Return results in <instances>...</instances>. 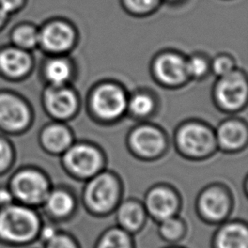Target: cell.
<instances>
[{
  "mask_svg": "<svg viewBox=\"0 0 248 248\" xmlns=\"http://www.w3.org/2000/svg\"><path fill=\"white\" fill-rule=\"evenodd\" d=\"M44 217L37 208L18 202L0 207V244L27 247L39 239Z\"/></svg>",
  "mask_w": 248,
  "mask_h": 248,
  "instance_id": "6da1fadb",
  "label": "cell"
},
{
  "mask_svg": "<svg viewBox=\"0 0 248 248\" xmlns=\"http://www.w3.org/2000/svg\"><path fill=\"white\" fill-rule=\"evenodd\" d=\"M123 199V183L115 172L103 170L84 181L80 202L84 210L96 218L113 214Z\"/></svg>",
  "mask_w": 248,
  "mask_h": 248,
  "instance_id": "7a4b0ae2",
  "label": "cell"
},
{
  "mask_svg": "<svg viewBox=\"0 0 248 248\" xmlns=\"http://www.w3.org/2000/svg\"><path fill=\"white\" fill-rule=\"evenodd\" d=\"M128 95L125 87L117 81H99L87 95L88 113L100 124H114L127 114Z\"/></svg>",
  "mask_w": 248,
  "mask_h": 248,
  "instance_id": "3957f363",
  "label": "cell"
},
{
  "mask_svg": "<svg viewBox=\"0 0 248 248\" xmlns=\"http://www.w3.org/2000/svg\"><path fill=\"white\" fill-rule=\"evenodd\" d=\"M173 143L183 158L192 161L208 159L218 150L214 129L197 119L179 124L173 134Z\"/></svg>",
  "mask_w": 248,
  "mask_h": 248,
  "instance_id": "277c9868",
  "label": "cell"
},
{
  "mask_svg": "<svg viewBox=\"0 0 248 248\" xmlns=\"http://www.w3.org/2000/svg\"><path fill=\"white\" fill-rule=\"evenodd\" d=\"M6 185L16 202L37 209L41 207L52 187L46 172L34 166L16 169Z\"/></svg>",
  "mask_w": 248,
  "mask_h": 248,
  "instance_id": "5b68a950",
  "label": "cell"
},
{
  "mask_svg": "<svg viewBox=\"0 0 248 248\" xmlns=\"http://www.w3.org/2000/svg\"><path fill=\"white\" fill-rule=\"evenodd\" d=\"M60 159L66 173L83 182L105 170L107 162L104 151L97 144L87 140H75L60 155Z\"/></svg>",
  "mask_w": 248,
  "mask_h": 248,
  "instance_id": "8992f818",
  "label": "cell"
},
{
  "mask_svg": "<svg viewBox=\"0 0 248 248\" xmlns=\"http://www.w3.org/2000/svg\"><path fill=\"white\" fill-rule=\"evenodd\" d=\"M34 110L27 99L11 89H0V133L19 136L29 130Z\"/></svg>",
  "mask_w": 248,
  "mask_h": 248,
  "instance_id": "52a82bcc",
  "label": "cell"
},
{
  "mask_svg": "<svg viewBox=\"0 0 248 248\" xmlns=\"http://www.w3.org/2000/svg\"><path fill=\"white\" fill-rule=\"evenodd\" d=\"M126 144L130 153L137 159L155 161L168 151L169 138L161 127L141 121L129 131Z\"/></svg>",
  "mask_w": 248,
  "mask_h": 248,
  "instance_id": "ba28073f",
  "label": "cell"
},
{
  "mask_svg": "<svg viewBox=\"0 0 248 248\" xmlns=\"http://www.w3.org/2000/svg\"><path fill=\"white\" fill-rule=\"evenodd\" d=\"M232 209V194L222 183L206 185L199 192L195 201L197 216L207 225L217 226L230 219Z\"/></svg>",
  "mask_w": 248,
  "mask_h": 248,
  "instance_id": "9c48e42d",
  "label": "cell"
},
{
  "mask_svg": "<svg viewBox=\"0 0 248 248\" xmlns=\"http://www.w3.org/2000/svg\"><path fill=\"white\" fill-rule=\"evenodd\" d=\"M212 99L218 109L235 113L245 108L248 101V79L245 72L236 68L217 78L212 87Z\"/></svg>",
  "mask_w": 248,
  "mask_h": 248,
  "instance_id": "30bf717a",
  "label": "cell"
},
{
  "mask_svg": "<svg viewBox=\"0 0 248 248\" xmlns=\"http://www.w3.org/2000/svg\"><path fill=\"white\" fill-rule=\"evenodd\" d=\"M78 40L76 26L65 18H50L39 26L38 48L46 55H68Z\"/></svg>",
  "mask_w": 248,
  "mask_h": 248,
  "instance_id": "8fae6325",
  "label": "cell"
},
{
  "mask_svg": "<svg viewBox=\"0 0 248 248\" xmlns=\"http://www.w3.org/2000/svg\"><path fill=\"white\" fill-rule=\"evenodd\" d=\"M150 73L153 79L162 87L177 89L190 79L186 71V56L175 50H162L151 61Z\"/></svg>",
  "mask_w": 248,
  "mask_h": 248,
  "instance_id": "7c38bea8",
  "label": "cell"
},
{
  "mask_svg": "<svg viewBox=\"0 0 248 248\" xmlns=\"http://www.w3.org/2000/svg\"><path fill=\"white\" fill-rule=\"evenodd\" d=\"M41 101L45 112L53 121L66 123L78 113L80 108V98L70 84L46 85L42 92Z\"/></svg>",
  "mask_w": 248,
  "mask_h": 248,
  "instance_id": "4fadbf2b",
  "label": "cell"
},
{
  "mask_svg": "<svg viewBox=\"0 0 248 248\" xmlns=\"http://www.w3.org/2000/svg\"><path fill=\"white\" fill-rule=\"evenodd\" d=\"M142 204L148 219L158 224L163 220L178 215L182 200L174 187L167 183H157L146 190Z\"/></svg>",
  "mask_w": 248,
  "mask_h": 248,
  "instance_id": "5bb4252c",
  "label": "cell"
},
{
  "mask_svg": "<svg viewBox=\"0 0 248 248\" xmlns=\"http://www.w3.org/2000/svg\"><path fill=\"white\" fill-rule=\"evenodd\" d=\"M78 207V198L70 188L52 185L40 208L47 221L60 224L70 221L76 215Z\"/></svg>",
  "mask_w": 248,
  "mask_h": 248,
  "instance_id": "9a60e30c",
  "label": "cell"
},
{
  "mask_svg": "<svg viewBox=\"0 0 248 248\" xmlns=\"http://www.w3.org/2000/svg\"><path fill=\"white\" fill-rule=\"evenodd\" d=\"M35 59L32 52L11 44L0 46V77L11 82L26 79L33 72Z\"/></svg>",
  "mask_w": 248,
  "mask_h": 248,
  "instance_id": "2e32d148",
  "label": "cell"
},
{
  "mask_svg": "<svg viewBox=\"0 0 248 248\" xmlns=\"http://www.w3.org/2000/svg\"><path fill=\"white\" fill-rule=\"evenodd\" d=\"M217 149L225 153L244 150L248 143V125L239 117H229L214 129Z\"/></svg>",
  "mask_w": 248,
  "mask_h": 248,
  "instance_id": "e0dca14e",
  "label": "cell"
},
{
  "mask_svg": "<svg viewBox=\"0 0 248 248\" xmlns=\"http://www.w3.org/2000/svg\"><path fill=\"white\" fill-rule=\"evenodd\" d=\"M38 141L47 154L60 156L75 141V137L72 129L65 122L52 120L42 127Z\"/></svg>",
  "mask_w": 248,
  "mask_h": 248,
  "instance_id": "ac0fdd59",
  "label": "cell"
},
{
  "mask_svg": "<svg viewBox=\"0 0 248 248\" xmlns=\"http://www.w3.org/2000/svg\"><path fill=\"white\" fill-rule=\"evenodd\" d=\"M210 248H248V225L241 219H228L217 225Z\"/></svg>",
  "mask_w": 248,
  "mask_h": 248,
  "instance_id": "d6986e66",
  "label": "cell"
},
{
  "mask_svg": "<svg viewBox=\"0 0 248 248\" xmlns=\"http://www.w3.org/2000/svg\"><path fill=\"white\" fill-rule=\"evenodd\" d=\"M115 226L132 235L141 232L148 220L142 202L135 198L122 199L114 212Z\"/></svg>",
  "mask_w": 248,
  "mask_h": 248,
  "instance_id": "ffe728a7",
  "label": "cell"
},
{
  "mask_svg": "<svg viewBox=\"0 0 248 248\" xmlns=\"http://www.w3.org/2000/svg\"><path fill=\"white\" fill-rule=\"evenodd\" d=\"M41 76L46 85H69L76 76V66L68 55H47L42 63Z\"/></svg>",
  "mask_w": 248,
  "mask_h": 248,
  "instance_id": "44dd1931",
  "label": "cell"
},
{
  "mask_svg": "<svg viewBox=\"0 0 248 248\" xmlns=\"http://www.w3.org/2000/svg\"><path fill=\"white\" fill-rule=\"evenodd\" d=\"M156 96L149 90L139 89L128 95L127 113L137 120L145 121L157 110Z\"/></svg>",
  "mask_w": 248,
  "mask_h": 248,
  "instance_id": "7402d4cb",
  "label": "cell"
},
{
  "mask_svg": "<svg viewBox=\"0 0 248 248\" xmlns=\"http://www.w3.org/2000/svg\"><path fill=\"white\" fill-rule=\"evenodd\" d=\"M9 44L32 52L39 46V26L29 21L18 22L10 30Z\"/></svg>",
  "mask_w": 248,
  "mask_h": 248,
  "instance_id": "603a6c76",
  "label": "cell"
},
{
  "mask_svg": "<svg viewBox=\"0 0 248 248\" xmlns=\"http://www.w3.org/2000/svg\"><path fill=\"white\" fill-rule=\"evenodd\" d=\"M93 248H136V244L134 235L114 225L99 234Z\"/></svg>",
  "mask_w": 248,
  "mask_h": 248,
  "instance_id": "cb8c5ba5",
  "label": "cell"
},
{
  "mask_svg": "<svg viewBox=\"0 0 248 248\" xmlns=\"http://www.w3.org/2000/svg\"><path fill=\"white\" fill-rule=\"evenodd\" d=\"M157 226L160 239L169 245L178 244L187 234V224L179 215L163 220Z\"/></svg>",
  "mask_w": 248,
  "mask_h": 248,
  "instance_id": "d4e9b609",
  "label": "cell"
},
{
  "mask_svg": "<svg viewBox=\"0 0 248 248\" xmlns=\"http://www.w3.org/2000/svg\"><path fill=\"white\" fill-rule=\"evenodd\" d=\"M186 71L190 80L204 79L210 74V58L201 52L186 56Z\"/></svg>",
  "mask_w": 248,
  "mask_h": 248,
  "instance_id": "484cf974",
  "label": "cell"
},
{
  "mask_svg": "<svg viewBox=\"0 0 248 248\" xmlns=\"http://www.w3.org/2000/svg\"><path fill=\"white\" fill-rule=\"evenodd\" d=\"M126 13L133 16H146L155 13L163 0H120Z\"/></svg>",
  "mask_w": 248,
  "mask_h": 248,
  "instance_id": "4316f807",
  "label": "cell"
},
{
  "mask_svg": "<svg viewBox=\"0 0 248 248\" xmlns=\"http://www.w3.org/2000/svg\"><path fill=\"white\" fill-rule=\"evenodd\" d=\"M16 162V149L8 136L0 134V176L7 174Z\"/></svg>",
  "mask_w": 248,
  "mask_h": 248,
  "instance_id": "83f0119b",
  "label": "cell"
},
{
  "mask_svg": "<svg viewBox=\"0 0 248 248\" xmlns=\"http://www.w3.org/2000/svg\"><path fill=\"white\" fill-rule=\"evenodd\" d=\"M236 68L235 60L231 54L219 53L210 59V74H213L216 78L228 75Z\"/></svg>",
  "mask_w": 248,
  "mask_h": 248,
  "instance_id": "f1b7e54d",
  "label": "cell"
},
{
  "mask_svg": "<svg viewBox=\"0 0 248 248\" xmlns=\"http://www.w3.org/2000/svg\"><path fill=\"white\" fill-rule=\"evenodd\" d=\"M43 248H81L78 238L69 232L60 229L56 234L43 244Z\"/></svg>",
  "mask_w": 248,
  "mask_h": 248,
  "instance_id": "f546056e",
  "label": "cell"
},
{
  "mask_svg": "<svg viewBox=\"0 0 248 248\" xmlns=\"http://www.w3.org/2000/svg\"><path fill=\"white\" fill-rule=\"evenodd\" d=\"M59 230L60 229L57 227V224L44 220V223L40 231L38 241H40L42 244L46 243L47 240L53 237Z\"/></svg>",
  "mask_w": 248,
  "mask_h": 248,
  "instance_id": "4dcf8cb0",
  "label": "cell"
},
{
  "mask_svg": "<svg viewBox=\"0 0 248 248\" xmlns=\"http://www.w3.org/2000/svg\"><path fill=\"white\" fill-rule=\"evenodd\" d=\"M27 0H0V8L7 12L11 16L21 11Z\"/></svg>",
  "mask_w": 248,
  "mask_h": 248,
  "instance_id": "1f68e13d",
  "label": "cell"
},
{
  "mask_svg": "<svg viewBox=\"0 0 248 248\" xmlns=\"http://www.w3.org/2000/svg\"><path fill=\"white\" fill-rule=\"evenodd\" d=\"M13 196L7 185H0V207L14 202Z\"/></svg>",
  "mask_w": 248,
  "mask_h": 248,
  "instance_id": "d6a6232c",
  "label": "cell"
},
{
  "mask_svg": "<svg viewBox=\"0 0 248 248\" xmlns=\"http://www.w3.org/2000/svg\"><path fill=\"white\" fill-rule=\"evenodd\" d=\"M10 17H11V16L7 12H5L3 9L0 8V33L7 26Z\"/></svg>",
  "mask_w": 248,
  "mask_h": 248,
  "instance_id": "836d02e7",
  "label": "cell"
},
{
  "mask_svg": "<svg viewBox=\"0 0 248 248\" xmlns=\"http://www.w3.org/2000/svg\"><path fill=\"white\" fill-rule=\"evenodd\" d=\"M164 248H185V247L180 246V245H178V244H172V245H168V246H166V247H164Z\"/></svg>",
  "mask_w": 248,
  "mask_h": 248,
  "instance_id": "e575fe53",
  "label": "cell"
}]
</instances>
